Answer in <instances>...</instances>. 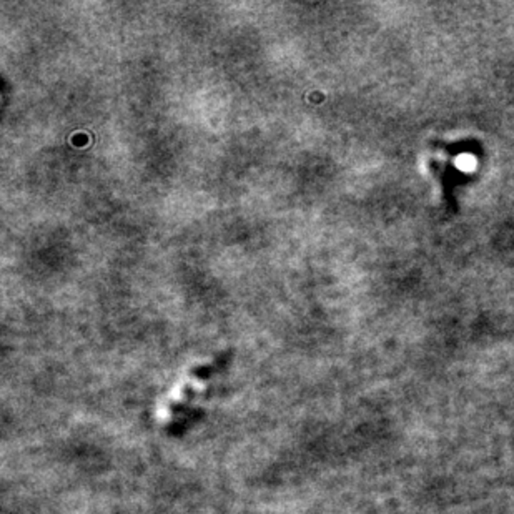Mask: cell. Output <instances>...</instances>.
I'll return each instance as SVG.
<instances>
[{
  "label": "cell",
  "mask_w": 514,
  "mask_h": 514,
  "mask_svg": "<svg viewBox=\"0 0 514 514\" xmlns=\"http://www.w3.org/2000/svg\"><path fill=\"white\" fill-rule=\"evenodd\" d=\"M456 165L460 166L461 170L469 171V170L474 169V165H476V160H474V157H471V155H461L456 160Z\"/></svg>",
  "instance_id": "1"
}]
</instances>
